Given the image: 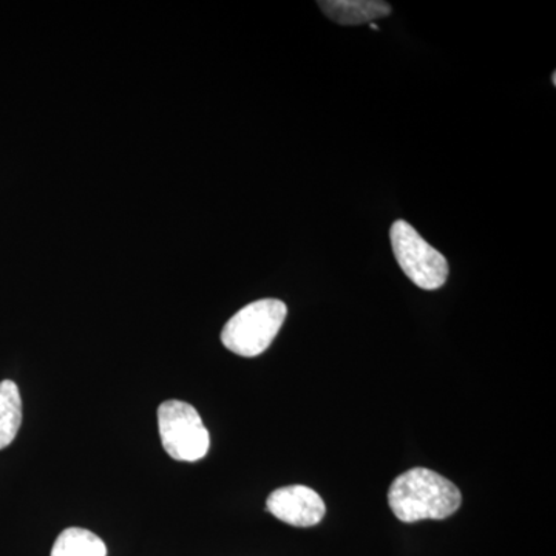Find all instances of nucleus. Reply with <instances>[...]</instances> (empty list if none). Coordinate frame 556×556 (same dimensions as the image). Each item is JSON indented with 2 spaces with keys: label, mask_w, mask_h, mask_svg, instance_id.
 Segmentation results:
<instances>
[{
  "label": "nucleus",
  "mask_w": 556,
  "mask_h": 556,
  "mask_svg": "<svg viewBox=\"0 0 556 556\" xmlns=\"http://www.w3.org/2000/svg\"><path fill=\"white\" fill-rule=\"evenodd\" d=\"M388 504L399 521L409 525L452 517L463 504V495L447 478L417 467L394 479L388 490Z\"/></svg>",
  "instance_id": "obj_1"
},
{
  "label": "nucleus",
  "mask_w": 556,
  "mask_h": 556,
  "mask_svg": "<svg viewBox=\"0 0 556 556\" xmlns=\"http://www.w3.org/2000/svg\"><path fill=\"white\" fill-rule=\"evenodd\" d=\"M287 314V305L281 300L263 299L249 303L223 328V345L241 357H257L277 338Z\"/></svg>",
  "instance_id": "obj_2"
},
{
  "label": "nucleus",
  "mask_w": 556,
  "mask_h": 556,
  "mask_svg": "<svg viewBox=\"0 0 556 556\" xmlns=\"http://www.w3.org/2000/svg\"><path fill=\"white\" fill-rule=\"evenodd\" d=\"M390 239L399 266L416 287L426 291L444 287L448 277L447 258L427 243L409 223L394 222Z\"/></svg>",
  "instance_id": "obj_3"
},
{
  "label": "nucleus",
  "mask_w": 556,
  "mask_h": 556,
  "mask_svg": "<svg viewBox=\"0 0 556 556\" xmlns=\"http://www.w3.org/2000/svg\"><path fill=\"white\" fill-rule=\"evenodd\" d=\"M161 444L172 459L197 463L207 455L211 437L195 407L181 401L163 402L159 408Z\"/></svg>",
  "instance_id": "obj_4"
},
{
  "label": "nucleus",
  "mask_w": 556,
  "mask_h": 556,
  "mask_svg": "<svg viewBox=\"0 0 556 556\" xmlns=\"http://www.w3.org/2000/svg\"><path fill=\"white\" fill-rule=\"evenodd\" d=\"M266 508L280 521L294 527H313L327 514L324 500L316 490L305 485H288L274 490Z\"/></svg>",
  "instance_id": "obj_5"
},
{
  "label": "nucleus",
  "mask_w": 556,
  "mask_h": 556,
  "mask_svg": "<svg viewBox=\"0 0 556 556\" xmlns=\"http://www.w3.org/2000/svg\"><path fill=\"white\" fill-rule=\"evenodd\" d=\"M321 11L336 24L362 25L390 16V3L382 0H320Z\"/></svg>",
  "instance_id": "obj_6"
},
{
  "label": "nucleus",
  "mask_w": 556,
  "mask_h": 556,
  "mask_svg": "<svg viewBox=\"0 0 556 556\" xmlns=\"http://www.w3.org/2000/svg\"><path fill=\"white\" fill-rule=\"evenodd\" d=\"M50 556H108V547L97 533L70 527L58 536Z\"/></svg>",
  "instance_id": "obj_7"
},
{
  "label": "nucleus",
  "mask_w": 556,
  "mask_h": 556,
  "mask_svg": "<svg viewBox=\"0 0 556 556\" xmlns=\"http://www.w3.org/2000/svg\"><path fill=\"white\" fill-rule=\"evenodd\" d=\"M22 424L20 388L13 380L0 382V450L9 447Z\"/></svg>",
  "instance_id": "obj_8"
},
{
  "label": "nucleus",
  "mask_w": 556,
  "mask_h": 556,
  "mask_svg": "<svg viewBox=\"0 0 556 556\" xmlns=\"http://www.w3.org/2000/svg\"><path fill=\"white\" fill-rule=\"evenodd\" d=\"M369 25H371L372 30H378L379 31V25L378 24H375V22H372V24H369Z\"/></svg>",
  "instance_id": "obj_9"
},
{
  "label": "nucleus",
  "mask_w": 556,
  "mask_h": 556,
  "mask_svg": "<svg viewBox=\"0 0 556 556\" xmlns=\"http://www.w3.org/2000/svg\"><path fill=\"white\" fill-rule=\"evenodd\" d=\"M552 80H554V86H556V75L554 73V76H552Z\"/></svg>",
  "instance_id": "obj_10"
}]
</instances>
